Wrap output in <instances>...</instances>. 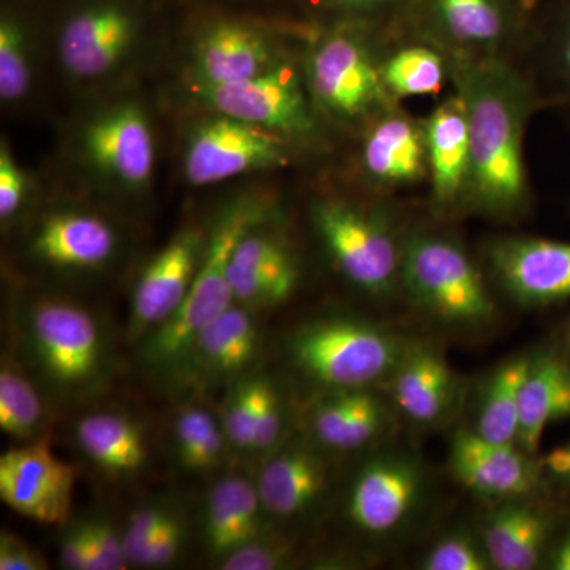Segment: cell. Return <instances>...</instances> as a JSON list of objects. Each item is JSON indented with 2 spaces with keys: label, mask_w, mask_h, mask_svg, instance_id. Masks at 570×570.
I'll use <instances>...</instances> for the list:
<instances>
[{
  "label": "cell",
  "mask_w": 570,
  "mask_h": 570,
  "mask_svg": "<svg viewBox=\"0 0 570 570\" xmlns=\"http://www.w3.org/2000/svg\"><path fill=\"white\" fill-rule=\"evenodd\" d=\"M450 73L468 111V200L493 216L521 212L530 195L523 153L534 107L530 82L498 55H455Z\"/></svg>",
  "instance_id": "cell-1"
},
{
  "label": "cell",
  "mask_w": 570,
  "mask_h": 570,
  "mask_svg": "<svg viewBox=\"0 0 570 570\" xmlns=\"http://www.w3.org/2000/svg\"><path fill=\"white\" fill-rule=\"evenodd\" d=\"M17 328L26 370L56 403H88L110 384L115 371L110 335L85 306L40 296L21 307Z\"/></svg>",
  "instance_id": "cell-2"
},
{
  "label": "cell",
  "mask_w": 570,
  "mask_h": 570,
  "mask_svg": "<svg viewBox=\"0 0 570 570\" xmlns=\"http://www.w3.org/2000/svg\"><path fill=\"white\" fill-rule=\"evenodd\" d=\"M272 216V205L261 197L238 198L224 209L209 232L189 295L174 317L140 341L146 371L175 381L198 333L235 303L228 269L239 238L255 225L269 223Z\"/></svg>",
  "instance_id": "cell-3"
},
{
  "label": "cell",
  "mask_w": 570,
  "mask_h": 570,
  "mask_svg": "<svg viewBox=\"0 0 570 570\" xmlns=\"http://www.w3.org/2000/svg\"><path fill=\"white\" fill-rule=\"evenodd\" d=\"M409 346L400 336L362 318L330 316L292 333V365L325 392L371 389L395 373Z\"/></svg>",
  "instance_id": "cell-4"
},
{
  "label": "cell",
  "mask_w": 570,
  "mask_h": 570,
  "mask_svg": "<svg viewBox=\"0 0 570 570\" xmlns=\"http://www.w3.org/2000/svg\"><path fill=\"white\" fill-rule=\"evenodd\" d=\"M401 281L422 309L445 324H489L497 313L478 266L459 245L441 236H412L404 243Z\"/></svg>",
  "instance_id": "cell-5"
},
{
  "label": "cell",
  "mask_w": 570,
  "mask_h": 570,
  "mask_svg": "<svg viewBox=\"0 0 570 570\" xmlns=\"http://www.w3.org/2000/svg\"><path fill=\"white\" fill-rule=\"evenodd\" d=\"M313 223L337 272L360 291L389 295L401 279V250L389 224L362 206L326 198L313 206Z\"/></svg>",
  "instance_id": "cell-6"
},
{
  "label": "cell",
  "mask_w": 570,
  "mask_h": 570,
  "mask_svg": "<svg viewBox=\"0 0 570 570\" xmlns=\"http://www.w3.org/2000/svg\"><path fill=\"white\" fill-rule=\"evenodd\" d=\"M381 66L358 37L330 33L307 55V88L326 115L343 121L367 118L387 110L392 100Z\"/></svg>",
  "instance_id": "cell-7"
},
{
  "label": "cell",
  "mask_w": 570,
  "mask_h": 570,
  "mask_svg": "<svg viewBox=\"0 0 570 570\" xmlns=\"http://www.w3.org/2000/svg\"><path fill=\"white\" fill-rule=\"evenodd\" d=\"M288 163L283 135L219 115L187 135L183 170L193 186H212Z\"/></svg>",
  "instance_id": "cell-8"
},
{
  "label": "cell",
  "mask_w": 570,
  "mask_h": 570,
  "mask_svg": "<svg viewBox=\"0 0 570 570\" xmlns=\"http://www.w3.org/2000/svg\"><path fill=\"white\" fill-rule=\"evenodd\" d=\"M195 91L219 115L283 137H306L314 130L313 112L299 75L285 63L277 62L250 80L197 85Z\"/></svg>",
  "instance_id": "cell-9"
},
{
  "label": "cell",
  "mask_w": 570,
  "mask_h": 570,
  "mask_svg": "<svg viewBox=\"0 0 570 570\" xmlns=\"http://www.w3.org/2000/svg\"><path fill=\"white\" fill-rule=\"evenodd\" d=\"M77 469L52 453L48 438L0 456V499L18 515L62 527L73 502Z\"/></svg>",
  "instance_id": "cell-10"
},
{
  "label": "cell",
  "mask_w": 570,
  "mask_h": 570,
  "mask_svg": "<svg viewBox=\"0 0 570 570\" xmlns=\"http://www.w3.org/2000/svg\"><path fill=\"white\" fill-rule=\"evenodd\" d=\"M206 243L202 228L186 227L142 268L130 299L132 340L141 341L175 316L193 288Z\"/></svg>",
  "instance_id": "cell-11"
},
{
  "label": "cell",
  "mask_w": 570,
  "mask_h": 570,
  "mask_svg": "<svg viewBox=\"0 0 570 570\" xmlns=\"http://www.w3.org/2000/svg\"><path fill=\"white\" fill-rule=\"evenodd\" d=\"M491 272L521 306L546 307L570 299V243L519 236L494 242Z\"/></svg>",
  "instance_id": "cell-12"
},
{
  "label": "cell",
  "mask_w": 570,
  "mask_h": 570,
  "mask_svg": "<svg viewBox=\"0 0 570 570\" xmlns=\"http://www.w3.org/2000/svg\"><path fill=\"white\" fill-rule=\"evenodd\" d=\"M262 351V330L253 311L234 303L198 333L175 381L195 387L232 385L250 374Z\"/></svg>",
  "instance_id": "cell-13"
},
{
  "label": "cell",
  "mask_w": 570,
  "mask_h": 570,
  "mask_svg": "<svg viewBox=\"0 0 570 570\" xmlns=\"http://www.w3.org/2000/svg\"><path fill=\"white\" fill-rule=\"evenodd\" d=\"M450 468L461 485L485 498L521 499L539 497L546 487L540 461L517 444H498L461 430L450 448Z\"/></svg>",
  "instance_id": "cell-14"
},
{
  "label": "cell",
  "mask_w": 570,
  "mask_h": 570,
  "mask_svg": "<svg viewBox=\"0 0 570 570\" xmlns=\"http://www.w3.org/2000/svg\"><path fill=\"white\" fill-rule=\"evenodd\" d=\"M423 475L414 461L377 456L360 469L348 490L346 513L352 527L370 535L400 530L417 508Z\"/></svg>",
  "instance_id": "cell-15"
},
{
  "label": "cell",
  "mask_w": 570,
  "mask_h": 570,
  "mask_svg": "<svg viewBox=\"0 0 570 570\" xmlns=\"http://www.w3.org/2000/svg\"><path fill=\"white\" fill-rule=\"evenodd\" d=\"M82 148L100 174L126 189H142L151 181L153 129L137 104L118 105L92 119L82 134Z\"/></svg>",
  "instance_id": "cell-16"
},
{
  "label": "cell",
  "mask_w": 570,
  "mask_h": 570,
  "mask_svg": "<svg viewBox=\"0 0 570 570\" xmlns=\"http://www.w3.org/2000/svg\"><path fill=\"white\" fill-rule=\"evenodd\" d=\"M138 24L119 3H97L71 14L59 36V59L71 77L81 80L110 73L132 48Z\"/></svg>",
  "instance_id": "cell-17"
},
{
  "label": "cell",
  "mask_w": 570,
  "mask_h": 570,
  "mask_svg": "<svg viewBox=\"0 0 570 570\" xmlns=\"http://www.w3.org/2000/svg\"><path fill=\"white\" fill-rule=\"evenodd\" d=\"M266 224L255 225L239 238L228 269L235 303L250 311L287 302L299 283L298 258Z\"/></svg>",
  "instance_id": "cell-18"
},
{
  "label": "cell",
  "mask_w": 570,
  "mask_h": 570,
  "mask_svg": "<svg viewBox=\"0 0 570 570\" xmlns=\"http://www.w3.org/2000/svg\"><path fill=\"white\" fill-rule=\"evenodd\" d=\"M313 441H285L266 455L258 471V494L273 520H296L313 512L330 487L324 453Z\"/></svg>",
  "instance_id": "cell-19"
},
{
  "label": "cell",
  "mask_w": 570,
  "mask_h": 570,
  "mask_svg": "<svg viewBox=\"0 0 570 570\" xmlns=\"http://www.w3.org/2000/svg\"><path fill=\"white\" fill-rule=\"evenodd\" d=\"M119 238L112 225L96 214L61 209L41 217L29 238V254L59 272L91 273L110 264Z\"/></svg>",
  "instance_id": "cell-20"
},
{
  "label": "cell",
  "mask_w": 570,
  "mask_h": 570,
  "mask_svg": "<svg viewBox=\"0 0 570 570\" xmlns=\"http://www.w3.org/2000/svg\"><path fill=\"white\" fill-rule=\"evenodd\" d=\"M558 512L534 498L508 499L487 517L482 546L498 570H532L547 562Z\"/></svg>",
  "instance_id": "cell-21"
},
{
  "label": "cell",
  "mask_w": 570,
  "mask_h": 570,
  "mask_svg": "<svg viewBox=\"0 0 570 570\" xmlns=\"http://www.w3.org/2000/svg\"><path fill=\"white\" fill-rule=\"evenodd\" d=\"M200 513L202 540L217 562L253 540L272 534L273 519L262 504L257 483L242 474L217 480L206 493Z\"/></svg>",
  "instance_id": "cell-22"
},
{
  "label": "cell",
  "mask_w": 570,
  "mask_h": 570,
  "mask_svg": "<svg viewBox=\"0 0 570 570\" xmlns=\"http://www.w3.org/2000/svg\"><path fill=\"white\" fill-rule=\"evenodd\" d=\"M195 81L202 86L250 80L276 66L272 41L239 21H217L198 36L193 51Z\"/></svg>",
  "instance_id": "cell-23"
},
{
  "label": "cell",
  "mask_w": 570,
  "mask_h": 570,
  "mask_svg": "<svg viewBox=\"0 0 570 570\" xmlns=\"http://www.w3.org/2000/svg\"><path fill=\"white\" fill-rule=\"evenodd\" d=\"M75 444L97 471L132 479L148 468L151 444L140 419L121 409H97L75 423Z\"/></svg>",
  "instance_id": "cell-24"
},
{
  "label": "cell",
  "mask_w": 570,
  "mask_h": 570,
  "mask_svg": "<svg viewBox=\"0 0 570 570\" xmlns=\"http://www.w3.org/2000/svg\"><path fill=\"white\" fill-rule=\"evenodd\" d=\"M362 163L377 186L393 189L417 184L428 175L423 122L389 108L382 111L363 141Z\"/></svg>",
  "instance_id": "cell-25"
},
{
  "label": "cell",
  "mask_w": 570,
  "mask_h": 570,
  "mask_svg": "<svg viewBox=\"0 0 570 570\" xmlns=\"http://www.w3.org/2000/svg\"><path fill=\"white\" fill-rule=\"evenodd\" d=\"M423 127L434 202L439 206L456 205L466 198L471 167L468 111L460 94L439 105Z\"/></svg>",
  "instance_id": "cell-26"
},
{
  "label": "cell",
  "mask_w": 570,
  "mask_h": 570,
  "mask_svg": "<svg viewBox=\"0 0 570 570\" xmlns=\"http://www.w3.org/2000/svg\"><path fill=\"white\" fill-rule=\"evenodd\" d=\"M392 400L401 414L420 426L438 425L448 417L459 384L448 360L433 347H409L390 377Z\"/></svg>",
  "instance_id": "cell-27"
},
{
  "label": "cell",
  "mask_w": 570,
  "mask_h": 570,
  "mask_svg": "<svg viewBox=\"0 0 570 570\" xmlns=\"http://www.w3.org/2000/svg\"><path fill=\"white\" fill-rule=\"evenodd\" d=\"M385 425L387 409L370 389L325 392L307 414L311 441L333 452L366 448L381 436Z\"/></svg>",
  "instance_id": "cell-28"
},
{
  "label": "cell",
  "mask_w": 570,
  "mask_h": 570,
  "mask_svg": "<svg viewBox=\"0 0 570 570\" xmlns=\"http://www.w3.org/2000/svg\"><path fill=\"white\" fill-rule=\"evenodd\" d=\"M570 419V362L551 346L532 355L520 396L517 445L534 456L551 423Z\"/></svg>",
  "instance_id": "cell-29"
},
{
  "label": "cell",
  "mask_w": 570,
  "mask_h": 570,
  "mask_svg": "<svg viewBox=\"0 0 570 570\" xmlns=\"http://www.w3.org/2000/svg\"><path fill=\"white\" fill-rule=\"evenodd\" d=\"M439 28L455 55L490 56L508 33L501 0H433Z\"/></svg>",
  "instance_id": "cell-30"
},
{
  "label": "cell",
  "mask_w": 570,
  "mask_h": 570,
  "mask_svg": "<svg viewBox=\"0 0 570 570\" xmlns=\"http://www.w3.org/2000/svg\"><path fill=\"white\" fill-rule=\"evenodd\" d=\"M47 392L11 356H3L0 367V430L20 444L48 438L50 409Z\"/></svg>",
  "instance_id": "cell-31"
},
{
  "label": "cell",
  "mask_w": 570,
  "mask_h": 570,
  "mask_svg": "<svg viewBox=\"0 0 570 570\" xmlns=\"http://www.w3.org/2000/svg\"><path fill=\"white\" fill-rule=\"evenodd\" d=\"M532 355H519L499 365L487 384L472 431L498 444H517L520 425V396L530 373Z\"/></svg>",
  "instance_id": "cell-32"
},
{
  "label": "cell",
  "mask_w": 570,
  "mask_h": 570,
  "mask_svg": "<svg viewBox=\"0 0 570 570\" xmlns=\"http://www.w3.org/2000/svg\"><path fill=\"white\" fill-rule=\"evenodd\" d=\"M171 452L184 471L209 472L223 466L232 448L219 415L198 403L179 409L171 425Z\"/></svg>",
  "instance_id": "cell-33"
},
{
  "label": "cell",
  "mask_w": 570,
  "mask_h": 570,
  "mask_svg": "<svg viewBox=\"0 0 570 570\" xmlns=\"http://www.w3.org/2000/svg\"><path fill=\"white\" fill-rule=\"evenodd\" d=\"M382 80L393 99L434 96L444 88V59L426 47H406L382 63Z\"/></svg>",
  "instance_id": "cell-34"
},
{
  "label": "cell",
  "mask_w": 570,
  "mask_h": 570,
  "mask_svg": "<svg viewBox=\"0 0 570 570\" xmlns=\"http://www.w3.org/2000/svg\"><path fill=\"white\" fill-rule=\"evenodd\" d=\"M262 384H264V376L247 374L232 384L225 396L219 419L230 442L232 452L253 456Z\"/></svg>",
  "instance_id": "cell-35"
},
{
  "label": "cell",
  "mask_w": 570,
  "mask_h": 570,
  "mask_svg": "<svg viewBox=\"0 0 570 570\" xmlns=\"http://www.w3.org/2000/svg\"><path fill=\"white\" fill-rule=\"evenodd\" d=\"M32 82L31 51L24 28L11 14L0 20V97L13 104L28 96Z\"/></svg>",
  "instance_id": "cell-36"
},
{
  "label": "cell",
  "mask_w": 570,
  "mask_h": 570,
  "mask_svg": "<svg viewBox=\"0 0 570 570\" xmlns=\"http://www.w3.org/2000/svg\"><path fill=\"white\" fill-rule=\"evenodd\" d=\"M179 508L181 504L174 498H156L141 502L127 515L122 538L130 568H134V562L140 557L141 551Z\"/></svg>",
  "instance_id": "cell-37"
},
{
  "label": "cell",
  "mask_w": 570,
  "mask_h": 570,
  "mask_svg": "<svg viewBox=\"0 0 570 570\" xmlns=\"http://www.w3.org/2000/svg\"><path fill=\"white\" fill-rule=\"evenodd\" d=\"M287 438V412L284 397L272 379L264 376L261 401H258L257 423H255L253 456L265 459Z\"/></svg>",
  "instance_id": "cell-38"
},
{
  "label": "cell",
  "mask_w": 570,
  "mask_h": 570,
  "mask_svg": "<svg viewBox=\"0 0 570 570\" xmlns=\"http://www.w3.org/2000/svg\"><path fill=\"white\" fill-rule=\"evenodd\" d=\"M190 539V524L184 508L176 510L174 517L157 532L151 542L141 551L134 562V568L164 569L170 568L183 557Z\"/></svg>",
  "instance_id": "cell-39"
},
{
  "label": "cell",
  "mask_w": 570,
  "mask_h": 570,
  "mask_svg": "<svg viewBox=\"0 0 570 570\" xmlns=\"http://www.w3.org/2000/svg\"><path fill=\"white\" fill-rule=\"evenodd\" d=\"M426 570H489L493 569L487 551L471 535L450 534L439 540L423 560Z\"/></svg>",
  "instance_id": "cell-40"
},
{
  "label": "cell",
  "mask_w": 570,
  "mask_h": 570,
  "mask_svg": "<svg viewBox=\"0 0 570 570\" xmlns=\"http://www.w3.org/2000/svg\"><path fill=\"white\" fill-rule=\"evenodd\" d=\"M294 549L283 539L266 534L253 540L219 562L224 570H279L294 561Z\"/></svg>",
  "instance_id": "cell-41"
},
{
  "label": "cell",
  "mask_w": 570,
  "mask_h": 570,
  "mask_svg": "<svg viewBox=\"0 0 570 570\" xmlns=\"http://www.w3.org/2000/svg\"><path fill=\"white\" fill-rule=\"evenodd\" d=\"M88 530L91 570H124L130 568L124 547L122 530L105 517L85 519Z\"/></svg>",
  "instance_id": "cell-42"
},
{
  "label": "cell",
  "mask_w": 570,
  "mask_h": 570,
  "mask_svg": "<svg viewBox=\"0 0 570 570\" xmlns=\"http://www.w3.org/2000/svg\"><path fill=\"white\" fill-rule=\"evenodd\" d=\"M28 195V178L20 165L14 163L7 145L0 148V219L9 223L17 216Z\"/></svg>",
  "instance_id": "cell-43"
},
{
  "label": "cell",
  "mask_w": 570,
  "mask_h": 570,
  "mask_svg": "<svg viewBox=\"0 0 570 570\" xmlns=\"http://www.w3.org/2000/svg\"><path fill=\"white\" fill-rule=\"evenodd\" d=\"M59 562L63 569L91 570V551L85 520L75 521L63 530L59 538Z\"/></svg>",
  "instance_id": "cell-44"
},
{
  "label": "cell",
  "mask_w": 570,
  "mask_h": 570,
  "mask_svg": "<svg viewBox=\"0 0 570 570\" xmlns=\"http://www.w3.org/2000/svg\"><path fill=\"white\" fill-rule=\"evenodd\" d=\"M47 560L20 535L10 531L0 534V570H43Z\"/></svg>",
  "instance_id": "cell-45"
},
{
  "label": "cell",
  "mask_w": 570,
  "mask_h": 570,
  "mask_svg": "<svg viewBox=\"0 0 570 570\" xmlns=\"http://www.w3.org/2000/svg\"><path fill=\"white\" fill-rule=\"evenodd\" d=\"M540 466L547 483L561 490L562 493L570 494V441L547 453L540 460Z\"/></svg>",
  "instance_id": "cell-46"
},
{
  "label": "cell",
  "mask_w": 570,
  "mask_h": 570,
  "mask_svg": "<svg viewBox=\"0 0 570 570\" xmlns=\"http://www.w3.org/2000/svg\"><path fill=\"white\" fill-rule=\"evenodd\" d=\"M551 66L558 80L570 91V13L562 22L551 51Z\"/></svg>",
  "instance_id": "cell-47"
},
{
  "label": "cell",
  "mask_w": 570,
  "mask_h": 570,
  "mask_svg": "<svg viewBox=\"0 0 570 570\" xmlns=\"http://www.w3.org/2000/svg\"><path fill=\"white\" fill-rule=\"evenodd\" d=\"M547 564L553 570H570V523L568 530L554 540Z\"/></svg>",
  "instance_id": "cell-48"
},
{
  "label": "cell",
  "mask_w": 570,
  "mask_h": 570,
  "mask_svg": "<svg viewBox=\"0 0 570 570\" xmlns=\"http://www.w3.org/2000/svg\"><path fill=\"white\" fill-rule=\"evenodd\" d=\"M330 7L348 13H367L387 6L392 0H325Z\"/></svg>",
  "instance_id": "cell-49"
},
{
  "label": "cell",
  "mask_w": 570,
  "mask_h": 570,
  "mask_svg": "<svg viewBox=\"0 0 570 570\" xmlns=\"http://www.w3.org/2000/svg\"><path fill=\"white\" fill-rule=\"evenodd\" d=\"M554 347L561 352L562 355L570 362V317L562 325L560 336H558L557 343H554Z\"/></svg>",
  "instance_id": "cell-50"
},
{
  "label": "cell",
  "mask_w": 570,
  "mask_h": 570,
  "mask_svg": "<svg viewBox=\"0 0 570 570\" xmlns=\"http://www.w3.org/2000/svg\"><path fill=\"white\" fill-rule=\"evenodd\" d=\"M520 6L523 7V9H532V7L535 6V3L539 2V0H519Z\"/></svg>",
  "instance_id": "cell-51"
}]
</instances>
